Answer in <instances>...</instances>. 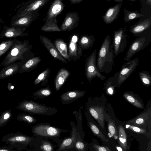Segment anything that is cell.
Wrapping results in <instances>:
<instances>
[{
  "mask_svg": "<svg viewBox=\"0 0 151 151\" xmlns=\"http://www.w3.org/2000/svg\"><path fill=\"white\" fill-rule=\"evenodd\" d=\"M32 44L28 40H19L17 39L14 45L1 63L0 66L5 67L15 62L19 61L23 65L30 59L34 57L31 52Z\"/></svg>",
  "mask_w": 151,
  "mask_h": 151,
  "instance_id": "6da1fadb",
  "label": "cell"
},
{
  "mask_svg": "<svg viewBox=\"0 0 151 151\" xmlns=\"http://www.w3.org/2000/svg\"><path fill=\"white\" fill-rule=\"evenodd\" d=\"M109 35L105 37L99 51L96 67L100 73H108L113 67L115 57Z\"/></svg>",
  "mask_w": 151,
  "mask_h": 151,
  "instance_id": "7a4b0ae2",
  "label": "cell"
},
{
  "mask_svg": "<svg viewBox=\"0 0 151 151\" xmlns=\"http://www.w3.org/2000/svg\"><path fill=\"white\" fill-rule=\"evenodd\" d=\"M16 108L24 111L38 114L50 115L53 108L40 104L31 101L24 100L21 101Z\"/></svg>",
  "mask_w": 151,
  "mask_h": 151,
  "instance_id": "3957f363",
  "label": "cell"
},
{
  "mask_svg": "<svg viewBox=\"0 0 151 151\" xmlns=\"http://www.w3.org/2000/svg\"><path fill=\"white\" fill-rule=\"evenodd\" d=\"M97 50V49H95L86 60L85 65V75L90 83L94 78L97 77L101 80H104L106 78L97 68L96 65Z\"/></svg>",
  "mask_w": 151,
  "mask_h": 151,
  "instance_id": "277c9868",
  "label": "cell"
},
{
  "mask_svg": "<svg viewBox=\"0 0 151 151\" xmlns=\"http://www.w3.org/2000/svg\"><path fill=\"white\" fill-rule=\"evenodd\" d=\"M50 0H29L18 10L12 20L29 12L40 9Z\"/></svg>",
  "mask_w": 151,
  "mask_h": 151,
  "instance_id": "5b68a950",
  "label": "cell"
},
{
  "mask_svg": "<svg viewBox=\"0 0 151 151\" xmlns=\"http://www.w3.org/2000/svg\"><path fill=\"white\" fill-rule=\"evenodd\" d=\"M127 35L124 30L120 28L114 32L113 43V51L115 56L123 52L127 44Z\"/></svg>",
  "mask_w": 151,
  "mask_h": 151,
  "instance_id": "8992f818",
  "label": "cell"
},
{
  "mask_svg": "<svg viewBox=\"0 0 151 151\" xmlns=\"http://www.w3.org/2000/svg\"><path fill=\"white\" fill-rule=\"evenodd\" d=\"M139 60L136 58L124 63L119 72L117 84L120 86L131 74L138 65Z\"/></svg>",
  "mask_w": 151,
  "mask_h": 151,
  "instance_id": "52a82bcc",
  "label": "cell"
},
{
  "mask_svg": "<svg viewBox=\"0 0 151 151\" xmlns=\"http://www.w3.org/2000/svg\"><path fill=\"white\" fill-rule=\"evenodd\" d=\"M79 34L71 35L68 46V55L69 61H75L80 58L82 55V50L78 44Z\"/></svg>",
  "mask_w": 151,
  "mask_h": 151,
  "instance_id": "ba28073f",
  "label": "cell"
},
{
  "mask_svg": "<svg viewBox=\"0 0 151 151\" xmlns=\"http://www.w3.org/2000/svg\"><path fill=\"white\" fill-rule=\"evenodd\" d=\"M1 140L6 144L12 145H27L31 141V138L29 137L17 132L4 136Z\"/></svg>",
  "mask_w": 151,
  "mask_h": 151,
  "instance_id": "9c48e42d",
  "label": "cell"
},
{
  "mask_svg": "<svg viewBox=\"0 0 151 151\" xmlns=\"http://www.w3.org/2000/svg\"><path fill=\"white\" fill-rule=\"evenodd\" d=\"M39 11L37 10L29 12L12 20L11 26L28 27L39 17Z\"/></svg>",
  "mask_w": 151,
  "mask_h": 151,
  "instance_id": "30bf717a",
  "label": "cell"
},
{
  "mask_svg": "<svg viewBox=\"0 0 151 151\" xmlns=\"http://www.w3.org/2000/svg\"><path fill=\"white\" fill-rule=\"evenodd\" d=\"M79 20L80 17L77 12H69L66 14L60 28L61 31L70 32L78 25Z\"/></svg>",
  "mask_w": 151,
  "mask_h": 151,
  "instance_id": "8fae6325",
  "label": "cell"
},
{
  "mask_svg": "<svg viewBox=\"0 0 151 151\" xmlns=\"http://www.w3.org/2000/svg\"><path fill=\"white\" fill-rule=\"evenodd\" d=\"M26 27L19 26H5L0 33L1 38L6 37L10 39L15 38L17 37L27 36V32H25Z\"/></svg>",
  "mask_w": 151,
  "mask_h": 151,
  "instance_id": "7c38bea8",
  "label": "cell"
},
{
  "mask_svg": "<svg viewBox=\"0 0 151 151\" xmlns=\"http://www.w3.org/2000/svg\"><path fill=\"white\" fill-rule=\"evenodd\" d=\"M146 44L147 41L145 37H140L136 38L129 46L124 60H129L136 53L144 49Z\"/></svg>",
  "mask_w": 151,
  "mask_h": 151,
  "instance_id": "4fadbf2b",
  "label": "cell"
},
{
  "mask_svg": "<svg viewBox=\"0 0 151 151\" xmlns=\"http://www.w3.org/2000/svg\"><path fill=\"white\" fill-rule=\"evenodd\" d=\"M65 6L63 0H54L47 11L44 23L55 19L57 16L63 10Z\"/></svg>",
  "mask_w": 151,
  "mask_h": 151,
  "instance_id": "5bb4252c",
  "label": "cell"
},
{
  "mask_svg": "<svg viewBox=\"0 0 151 151\" xmlns=\"http://www.w3.org/2000/svg\"><path fill=\"white\" fill-rule=\"evenodd\" d=\"M39 37L42 44L47 49L53 58L65 63H68V61L61 55L51 40L44 35H40Z\"/></svg>",
  "mask_w": 151,
  "mask_h": 151,
  "instance_id": "9a60e30c",
  "label": "cell"
},
{
  "mask_svg": "<svg viewBox=\"0 0 151 151\" xmlns=\"http://www.w3.org/2000/svg\"><path fill=\"white\" fill-rule=\"evenodd\" d=\"M33 133L37 135L52 137L58 136L60 129L49 125H40L35 126L32 130Z\"/></svg>",
  "mask_w": 151,
  "mask_h": 151,
  "instance_id": "2e32d148",
  "label": "cell"
},
{
  "mask_svg": "<svg viewBox=\"0 0 151 151\" xmlns=\"http://www.w3.org/2000/svg\"><path fill=\"white\" fill-rule=\"evenodd\" d=\"M22 65L18 61L5 67L0 71V80H2L16 75L18 72L19 68Z\"/></svg>",
  "mask_w": 151,
  "mask_h": 151,
  "instance_id": "e0dca14e",
  "label": "cell"
},
{
  "mask_svg": "<svg viewBox=\"0 0 151 151\" xmlns=\"http://www.w3.org/2000/svg\"><path fill=\"white\" fill-rule=\"evenodd\" d=\"M122 4L119 3L109 8L104 15L102 16L104 22L106 24L112 23L118 17Z\"/></svg>",
  "mask_w": 151,
  "mask_h": 151,
  "instance_id": "ac0fdd59",
  "label": "cell"
},
{
  "mask_svg": "<svg viewBox=\"0 0 151 151\" xmlns=\"http://www.w3.org/2000/svg\"><path fill=\"white\" fill-rule=\"evenodd\" d=\"M70 75V72L66 69L62 68L58 72L55 79V88L59 90Z\"/></svg>",
  "mask_w": 151,
  "mask_h": 151,
  "instance_id": "d6986e66",
  "label": "cell"
},
{
  "mask_svg": "<svg viewBox=\"0 0 151 151\" xmlns=\"http://www.w3.org/2000/svg\"><path fill=\"white\" fill-rule=\"evenodd\" d=\"M85 91L78 90L67 91L62 94L61 99L63 104L69 103L82 97Z\"/></svg>",
  "mask_w": 151,
  "mask_h": 151,
  "instance_id": "ffe728a7",
  "label": "cell"
},
{
  "mask_svg": "<svg viewBox=\"0 0 151 151\" xmlns=\"http://www.w3.org/2000/svg\"><path fill=\"white\" fill-rule=\"evenodd\" d=\"M40 57H34L27 61L20 67L18 73H28L35 68L41 61Z\"/></svg>",
  "mask_w": 151,
  "mask_h": 151,
  "instance_id": "44dd1931",
  "label": "cell"
},
{
  "mask_svg": "<svg viewBox=\"0 0 151 151\" xmlns=\"http://www.w3.org/2000/svg\"><path fill=\"white\" fill-rule=\"evenodd\" d=\"M91 115L103 129L104 128V119L103 109L99 106H92L89 109Z\"/></svg>",
  "mask_w": 151,
  "mask_h": 151,
  "instance_id": "7402d4cb",
  "label": "cell"
},
{
  "mask_svg": "<svg viewBox=\"0 0 151 151\" xmlns=\"http://www.w3.org/2000/svg\"><path fill=\"white\" fill-rule=\"evenodd\" d=\"M151 25V19H146L133 25L129 31L133 34H139L149 28Z\"/></svg>",
  "mask_w": 151,
  "mask_h": 151,
  "instance_id": "603a6c76",
  "label": "cell"
},
{
  "mask_svg": "<svg viewBox=\"0 0 151 151\" xmlns=\"http://www.w3.org/2000/svg\"><path fill=\"white\" fill-rule=\"evenodd\" d=\"M95 40L93 36L81 35L79 39L78 44L82 50H87L92 47Z\"/></svg>",
  "mask_w": 151,
  "mask_h": 151,
  "instance_id": "cb8c5ba5",
  "label": "cell"
},
{
  "mask_svg": "<svg viewBox=\"0 0 151 151\" xmlns=\"http://www.w3.org/2000/svg\"><path fill=\"white\" fill-rule=\"evenodd\" d=\"M77 133L75 129L73 128L71 137L64 140L61 143L59 151L69 149L73 147L77 141Z\"/></svg>",
  "mask_w": 151,
  "mask_h": 151,
  "instance_id": "d4e9b609",
  "label": "cell"
},
{
  "mask_svg": "<svg viewBox=\"0 0 151 151\" xmlns=\"http://www.w3.org/2000/svg\"><path fill=\"white\" fill-rule=\"evenodd\" d=\"M54 44L61 55L69 62L67 44L61 39H57L54 41Z\"/></svg>",
  "mask_w": 151,
  "mask_h": 151,
  "instance_id": "484cf974",
  "label": "cell"
},
{
  "mask_svg": "<svg viewBox=\"0 0 151 151\" xmlns=\"http://www.w3.org/2000/svg\"><path fill=\"white\" fill-rule=\"evenodd\" d=\"M150 116V111H147L128 122V123L137 126L145 125L148 121Z\"/></svg>",
  "mask_w": 151,
  "mask_h": 151,
  "instance_id": "4316f807",
  "label": "cell"
},
{
  "mask_svg": "<svg viewBox=\"0 0 151 151\" xmlns=\"http://www.w3.org/2000/svg\"><path fill=\"white\" fill-rule=\"evenodd\" d=\"M57 21L56 19L54 20L44 23L41 27V30L45 32H60L62 31L57 24Z\"/></svg>",
  "mask_w": 151,
  "mask_h": 151,
  "instance_id": "83f0119b",
  "label": "cell"
},
{
  "mask_svg": "<svg viewBox=\"0 0 151 151\" xmlns=\"http://www.w3.org/2000/svg\"><path fill=\"white\" fill-rule=\"evenodd\" d=\"M50 69L47 68L40 73L36 78L34 82V84L37 85L41 82V85L45 86L48 81V78L50 73Z\"/></svg>",
  "mask_w": 151,
  "mask_h": 151,
  "instance_id": "f1b7e54d",
  "label": "cell"
},
{
  "mask_svg": "<svg viewBox=\"0 0 151 151\" xmlns=\"http://www.w3.org/2000/svg\"><path fill=\"white\" fill-rule=\"evenodd\" d=\"M119 143L123 147V150L126 151L127 148V136L123 127L122 125L119 126Z\"/></svg>",
  "mask_w": 151,
  "mask_h": 151,
  "instance_id": "f546056e",
  "label": "cell"
},
{
  "mask_svg": "<svg viewBox=\"0 0 151 151\" xmlns=\"http://www.w3.org/2000/svg\"><path fill=\"white\" fill-rule=\"evenodd\" d=\"M16 40L15 38L10 39L0 43V57L9 50Z\"/></svg>",
  "mask_w": 151,
  "mask_h": 151,
  "instance_id": "4dcf8cb0",
  "label": "cell"
},
{
  "mask_svg": "<svg viewBox=\"0 0 151 151\" xmlns=\"http://www.w3.org/2000/svg\"><path fill=\"white\" fill-rule=\"evenodd\" d=\"M124 20L126 23L144 16V15L142 14L135 12L129 11L125 8L124 9Z\"/></svg>",
  "mask_w": 151,
  "mask_h": 151,
  "instance_id": "1f68e13d",
  "label": "cell"
},
{
  "mask_svg": "<svg viewBox=\"0 0 151 151\" xmlns=\"http://www.w3.org/2000/svg\"><path fill=\"white\" fill-rule=\"evenodd\" d=\"M12 116L11 109L5 110L1 113L0 115V127L6 124Z\"/></svg>",
  "mask_w": 151,
  "mask_h": 151,
  "instance_id": "d6a6232c",
  "label": "cell"
},
{
  "mask_svg": "<svg viewBox=\"0 0 151 151\" xmlns=\"http://www.w3.org/2000/svg\"><path fill=\"white\" fill-rule=\"evenodd\" d=\"M17 119L20 121L24 122L29 124L35 123L36 119L33 116L24 113L18 114L16 117Z\"/></svg>",
  "mask_w": 151,
  "mask_h": 151,
  "instance_id": "836d02e7",
  "label": "cell"
},
{
  "mask_svg": "<svg viewBox=\"0 0 151 151\" xmlns=\"http://www.w3.org/2000/svg\"><path fill=\"white\" fill-rule=\"evenodd\" d=\"M139 76L142 83L145 86H148L151 84V76L147 71H144L139 73Z\"/></svg>",
  "mask_w": 151,
  "mask_h": 151,
  "instance_id": "e575fe53",
  "label": "cell"
},
{
  "mask_svg": "<svg viewBox=\"0 0 151 151\" xmlns=\"http://www.w3.org/2000/svg\"><path fill=\"white\" fill-rule=\"evenodd\" d=\"M124 96L129 102L135 106L139 108H143L141 103L131 94L125 93L124 94Z\"/></svg>",
  "mask_w": 151,
  "mask_h": 151,
  "instance_id": "d590c367",
  "label": "cell"
},
{
  "mask_svg": "<svg viewBox=\"0 0 151 151\" xmlns=\"http://www.w3.org/2000/svg\"><path fill=\"white\" fill-rule=\"evenodd\" d=\"M51 90L48 86L46 88H42L35 91L33 95L35 96L40 98L46 97L51 94Z\"/></svg>",
  "mask_w": 151,
  "mask_h": 151,
  "instance_id": "8d00e7d4",
  "label": "cell"
},
{
  "mask_svg": "<svg viewBox=\"0 0 151 151\" xmlns=\"http://www.w3.org/2000/svg\"><path fill=\"white\" fill-rule=\"evenodd\" d=\"M88 124L91 130L95 135L103 141H106V139L97 127L91 122H89Z\"/></svg>",
  "mask_w": 151,
  "mask_h": 151,
  "instance_id": "74e56055",
  "label": "cell"
},
{
  "mask_svg": "<svg viewBox=\"0 0 151 151\" xmlns=\"http://www.w3.org/2000/svg\"><path fill=\"white\" fill-rule=\"evenodd\" d=\"M108 128L110 134V137L117 139L118 138L117 136V132L116 125L114 123L109 120L108 123Z\"/></svg>",
  "mask_w": 151,
  "mask_h": 151,
  "instance_id": "f35d334b",
  "label": "cell"
},
{
  "mask_svg": "<svg viewBox=\"0 0 151 151\" xmlns=\"http://www.w3.org/2000/svg\"><path fill=\"white\" fill-rule=\"evenodd\" d=\"M126 128L130 129L133 132L139 133L144 134L147 132L145 129L131 124H127Z\"/></svg>",
  "mask_w": 151,
  "mask_h": 151,
  "instance_id": "ab89813d",
  "label": "cell"
},
{
  "mask_svg": "<svg viewBox=\"0 0 151 151\" xmlns=\"http://www.w3.org/2000/svg\"><path fill=\"white\" fill-rule=\"evenodd\" d=\"M41 149L43 151H51L53 150V148L51 144L48 142H44L40 147Z\"/></svg>",
  "mask_w": 151,
  "mask_h": 151,
  "instance_id": "60d3db41",
  "label": "cell"
},
{
  "mask_svg": "<svg viewBox=\"0 0 151 151\" xmlns=\"http://www.w3.org/2000/svg\"><path fill=\"white\" fill-rule=\"evenodd\" d=\"M93 147L96 151H110L111 150L107 147L101 146L97 145L94 144Z\"/></svg>",
  "mask_w": 151,
  "mask_h": 151,
  "instance_id": "b9f144b4",
  "label": "cell"
},
{
  "mask_svg": "<svg viewBox=\"0 0 151 151\" xmlns=\"http://www.w3.org/2000/svg\"><path fill=\"white\" fill-rule=\"evenodd\" d=\"M75 146L76 149L78 151H84V145L81 142L79 141H76Z\"/></svg>",
  "mask_w": 151,
  "mask_h": 151,
  "instance_id": "7bdbcfd3",
  "label": "cell"
},
{
  "mask_svg": "<svg viewBox=\"0 0 151 151\" xmlns=\"http://www.w3.org/2000/svg\"><path fill=\"white\" fill-rule=\"evenodd\" d=\"M13 148L12 147H0V151H13Z\"/></svg>",
  "mask_w": 151,
  "mask_h": 151,
  "instance_id": "ee69618b",
  "label": "cell"
},
{
  "mask_svg": "<svg viewBox=\"0 0 151 151\" xmlns=\"http://www.w3.org/2000/svg\"><path fill=\"white\" fill-rule=\"evenodd\" d=\"M70 3L72 4L80 3L83 0H69Z\"/></svg>",
  "mask_w": 151,
  "mask_h": 151,
  "instance_id": "f6af8a7d",
  "label": "cell"
},
{
  "mask_svg": "<svg viewBox=\"0 0 151 151\" xmlns=\"http://www.w3.org/2000/svg\"><path fill=\"white\" fill-rule=\"evenodd\" d=\"M14 86H13L11 83H8L7 88L9 91H11L14 89Z\"/></svg>",
  "mask_w": 151,
  "mask_h": 151,
  "instance_id": "bcb514c9",
  "label": "cell"
},
{
  "mask_svg": "<svg viewBox=\"0 0 151 151\" xmlns=\"http://www.w3.org/2000/svg\"><path fill=\"white\" fill-rule=\"evenodd\" d=\"M107 91L109 94L112 95L113 93V88L111 87H109L107 89Z\"/></svg>",
  "mask_w": 151,
  "mask_h": 151,
  "instance_id": "7dc6e473",
  "label": "cell"
},
{
  "mask_svg": "<svg viewBox=\"0 0 151 151\" xmlns=\"http://www.w3.org/2000/svg\"><path fill=\"white\" fill-rule=\"evenodd\" d=\"M116 148L117 150L118 151H122L123 150H122V148L120 147H118V146L116 147Z\"/></svg>",
  "mask_w": 151,
  "mask_h": 151,
  "instance_id": "c3c4849f",
  "label": "cell"
},
{
  "mask_svg": "<svg viewBox=\"0 0 151 151\" xmlns=\"http://www.w3.org/2000/svg\"><path fill=\"white\" fill-rule=\"evenodd\" d=\"M124 0H114V1H116V2H121L122 1ZM130 0V1H135V0Z\"/></svg>",
  "mask_w": 151,
  "mask_h": 151,
  "instance_id": "681fc988",
  "label": "cell"
},
{
  "mask_svg": "<svg viewBox=\"0 0 151 151\" xmlns=\"http://www.w3.org/2000/svg\"><path fill=\"white\" fill-rule=\"evenodd\" d=\"M147 2L148 3V4H149V5L151 6V0H146Z\"/></svg>",
  "mask_w": 151,
  "mask_h": 151,
  "instance_id": "f907efd6",
  "label": "cell"
},
{
  "mask_svg": "<svg viewBox=\"0 0 151 151\" xmlns=\"http://www.w3.org/2000/svg\"><path fill=\"white\" fill-rule=\"evenodd\" d=\"M0 23H4L5 22H4V21L1 19V18L0 17Z\"/></svg>",
  "mask_w": 151,
  "mask_h": 151,
  "instance_id": "816d5d0a",
  "label": "cell"
},
{
  "mask_svg": "<svg viewBox=\"0 0 151 151\" xmlns=\"http://www.w3.org/2000/svg\"><path fill=\"white\" fill-rule=\"evenodd\" d=\"M105 0V1H114V0Z\"/></svg>",
  "mask_w": 151,
  "mask_h": 151,
  "instance_id": "f5cc1de1",
  "label": "cell"
},
{
  "mask_svg": "<svg viewBox=\"0 0 151 151\" xmlns=\"http://www.w3.org/2000/svg\"><path fill=\"white\" fill-rule=\"evenodd\" d=\"M1 26L0 25V28H1Z\"/></svg>",
  "mask_w": 151,
  "mask_h": 151,
  "instance_id": "db71d44e",
  "label": "cell"
},
{
  "mask_svg": "<svg viewBox=\"0 0 151 151\" xmlns=\"http://www.w3.org/2000/svg\"><path fill=\"white\" fill-rule=\"evenodd\" d=\"M1 38H1L0 37V40H1Z\"/></svg>",
  "mask_w": 151,
  "mask_h": 151,
  "instance_id": "11a10c76",
  "label": "cell"
}]
</instances>
